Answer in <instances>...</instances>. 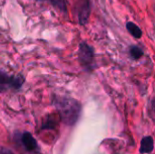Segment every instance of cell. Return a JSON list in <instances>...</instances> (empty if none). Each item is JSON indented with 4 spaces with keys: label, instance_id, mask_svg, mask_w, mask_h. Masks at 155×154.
<instances>
[{
    "label": "cell",
    "instance_id": "cell-1",
    "mask_svg": "<svg viewBox=\"0 0 155 154\" xmlns=\"http://www.w3.org/2000/svg\"><path fill=\"white\" fill-rule=\"evenodd\" d=\"M54 105L64 124L73 126L78 122L82 113V105L77 100L67 96H55Z\"/></svg>",
    "mask_w": 155,
    "mask_h": 154
},
{
    "label": "cell",
    "instance_id": "cell-2",
    "mask_svg": "<svg viewBox=\"0 0 155 154\" xmlns=\"http://www.w3.org/2000/svg\"><path fill=\"white\" fill-rule=\"evenodd\" d=\"M78 60L81 66L86 72H92L95 68L94 48L85 42H82L79 45Z\"/></svg>",
    "mask_w": 155,
    "mask_h": 154
},
{
    "label": "cell",
    "instance_id": "cell-3",
    "mask_svg": "<svg viewBox=\"0 0 155 154\" xmlns=\"http://www.w3.org/2000/svg\"><path fill=\"white\" fill-rule=\"evenodd\" d=\"M75 13L78 23L81 25H86L91 15V0H76Z\"/></svg>",
    "mask_w": 155,
    "mask_h": 154
},
{
    "label": "cell",
    "instance_id": "cell-4",
    "mask_svg": "<svg viewBox=\"0 0 155 154\" xmlns=\"http://www.w3.org/2000/svg\"><path fill=\"white\" fill-rule=\"evenodd\" d=\"M21 143L24 148L28 152H35L37 149V143L29 133H24L21 136Z\"/></svg>",
    "mask_w": 155,
    "mask_h": 154
},
{
    "label": "cell",
    "instance_id": "cell-5",
    "mask_svg": "<svg viewBox=\"0 0 155 154\" xmlns=\"http://www.w3.org/2000/svg\"><path fill=\"white\" fill-rule=\"evenodd\" d=\"M154 149V141L152 136H144L141 141L140 152L142 154L151 153Z\"/></svg>",
    "mask_w": 155,
    "mask_h": 154
},
{
    "label": "cell",
    "instance_id": "cell-6",
    "mask_svg": "<svg viewBox=\"0 0 155 154\" xmlns=\"http://www.w3.org/2000/svg\"><path fill=\"white\" fill-rule=\"evenodd\" d=\"M37 2H47L55 9L61 11L62 13H67V0H35Z\"/></svg>",
    "mask_w": 155,
    "mask_h": 154
},
{
    "label": "cell",
    "instance_id": "cell-7",
    "mask_svg": "<svg viewBox=\"0 0 155 154\" xmlns=\"http://www.w3.org/2000/svg\"><path fill=\"white\" fill-rule=\"evenodd\" d=\"M126 29L130 33L131 35H133L136 39H140L143 36V31L142 29L134 22H127L126 25Z\"/></svg>",
    "mask_w": 155,
    "mask_h": 154
},
{
    "label": "cell",
    "instance_id": "cell-8",
    "mask_svg": "<svg viewBox=\"0 0 155 154\" xmlns=\"http://www.w3.org/2000/svg\"><path fill=\"white\" fill-rule=\"evenodd\" d=\"M129 54L131 55V57L134 60H138L140 59L143 55V49L138 46V45H132L130 47V50H129Z\"/></svg>",
    "mask_w": 155,
    "mask_h": 154
},
{
    "label": "cell",
    "instance_id": "cell-9",
    "mask_svg": "<svg viewBox=\"0 0 155 154\" xmlns=\"http://www.w3.org/2000/svg\"><path fill=\"white\" fill-rule=\"evenodd\" d=\"M148 113H149L150 117L152 118V120L155 123V96L150 102V104L148 107Z\"/></svg>",
    "mask_w": 155,
    "mask_h": 154
},
{
    "label": "cell",
    "instance_id": "cell-10",
    "mask_svg": "<svg viewBox=\"0 0 155 154\" xmlns=\"http://www.w3.org/2000/svg\"><path fill=\"white\" fill-rule=\"evenodd\" d=\"M53 120H54L53 117L49 118L48 121H47V123H45L44 124L43 128H44V129H53V128H54V126H55V122L53 121Z\"/></svg>",
    "mask_w": 155,
    "mask_h": 154
},
{
    "label": "cell",
    "instance_id": "cell-11",
    "mask_svg": "<svg viewBox=\"0 0 155 154\" xmlns=\"http://www.w3.org/2000/svg\"><path fill=\"white\" fill-rule=\"evenodd\" d=\"M0 154H15L10 149L0 146Z\"/></svg>",
    "mask_w": 155,
    "mask_h": 154
},
{
    "label": "cell",
    "instance_id": "cell-12",
    "mask_svg": "<svg viewBox=\"0 0 155 154\" xmlns=\"http://www.w3.org/2000/svg\"><path fill=\"white\" fill-rule=\"evenodd\" d=\"M0 92H1V90H0Z\"/></svg>",
    "mask_w": 155,
    "mask_h": 154
}]
</instances>
